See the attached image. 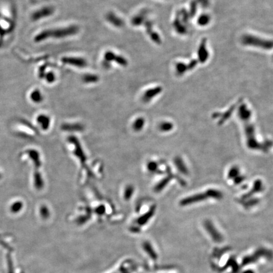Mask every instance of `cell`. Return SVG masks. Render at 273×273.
Returning a JSON list of instances; mask_svg holds the SVG:
<instances>
[{"label": "cell", "mask_w": 273, "mask_h": 273, "mask_svg": "<svg viewBox=\"0 0 273 273\" xmlns=\"http://www.w3.org/2000/svg\"><path fill=\"white\" fill-rule=\"evenodd\" d=\"M198 54H199V58L200 62L202 63H204L208 58V51H207L206 42L204 40H203L201 44L200 45Z\"/></svg>", "instance_id": "cell-14"}, {"label": "cell", "mask_w": 273, "mask_h": 273, "mask_svg": "<svg viewBox=\"0 0 273 273\" xmlns=\"http://www.w3.org/2000/svg\"><path fill=\"white\" fill-rule=\"evenodd\" d=\"M210 22V17L208 15H202L198 20V24L201 26H204L208 24Z\"/></svg>", "instance_id": "cell-29"}, {"label": "cell", "mask_w": 273, "mask_h": 273, "mask_svg": "<svg viewBox=\"0 0 273 273\" xmlns=\"http://www.w3.org/2000/svg\"><path fill=\"white\" fill-rule=\"evenodd\" d=\"M263 189V185L262 181L259 179L256 180L254 183V187L252 189V190L250 191V192L244 196V199H247L250 197L252 194H254L255 193H258L259 192L262 191Z\"/></svg>", "instance_id": "cell-15"}, {"label": "cell", "mask_w": 273, "mask_h": 273, "mask_svg": "<svg viewBox=\"0 0 273 273\" xmlns=\"http://www.w3.org/2000/svg\"><path fill=\"white\" fill-rule=\"evenodd\" d=\"M100 80L99 75L93 73H85L82 77V81L85 84H94L97 83Z\"/></svg>", "instance_id": "cell-12"}, {"label": "cell", "mask_w": 273, "mask_h": 273, "mask_svg": "<svg viewBox=\"0 0 273 273\" xmlns=\"http://www.w3.org/2000/svg\"><path fill=\"white\" fill-rule=\"evenodd\" d=\"M244 179H245V178H244V176H240V175H239L238 176H237L236 178L234 179V182H235V184H237V185H239L240 184L242 183V181H244Z\"/></svg>", "instance_id": "cell-32"}, {"label": "cell", "mask_w": 273, "mask_h": 273, "mask_svg": "<svg viewBox=\"0 0 273 273\" xmlns=\"http://www.w3.org/2000/svg\"><path fill=\"white\" fill-rule=\"evenodd\" d=\"M243 273H254V272L252 271V270H247L244 272Z\"/></svg>", "instance_id": "cell-34"}, {"label": "cell", "mask_w": 273, "mask_h": 273, "mask_svg": "<svg viewBox=\"0 0 273 273\" xmlns=\"http://www.w3.org/2000/svg\"><path fill=\"white\" fill-rule=\"evenodd\" d=\"M171 179V176H168L167 177H166L165 178H164L163 180H161L159 183L156 185V186L155 187V191L156 192H159L160 191H161L162 190L164 189V188L168 185V184L169 183V181H170V179Z\"/></svg>", "instance_id": "cell-20"}, {"label": "cell", "mask_w": 273, "mask_h": 273, "mask_svg": "<svg viewBox=\"0 0 273 273\" xmlns=\"http://www.w3.org/2000/svg\"><path fill=\"white\" fill-rule=\"evenodd\" d=\"M69 142L72 144H73L75 146V154L80 159V160L82 161V164L85 163V161H87V158L85 156V154L83 153V151L82 150V148L80 146V144L77 140V138L74 137V136H70L68 138Z\"/></svg>", "instance_id": "cell-10"}, {"label": "cell", "mask_w": 273, "mask_h": 273, "mask_svg": "<svg viewBox=\"0 0 273 273\" xmlns=\"http://www.w3.org/2000/svg\"><path fill=\"white\" fill-rule=\"evenodd\" d=\"M134 191H135V188L133 185H127L124 190L123 197H124L125 200L129 201L131 198V197L133 196V195L134 194Z\"/></svg>", "instance_id": "cell-22"}, {"label": "cell", "mask_w": 273, "mask_h": 273, "mask_svg": "<svg viewBox=\"0 0 273 273\" xmlns=\"http://www.w3.org/2000/svg\"><path fill=\"white\" fill-rule=\"evenodd\" d=\"M145 123L146 120L143 117H139L136 118L132 125L133 129L136 131H139L144 128Z\"/></svg>", "instance_id": "cell-16"}, {"label": "cell", "mask_w": 273, "mask_h": 273, "mask_svg": "<svg viewBox=\"0 0 273 273\" xmlns=\"http://www.w3.org/2000/svg\"><path fill=\"white\" fill-rule=\"evenodd\" d=\"M240 175L239 168L237 166L232 167L228 173V178L230 179H235Z\"/></svg>", "instance_id": "cell-28"}, {"label": "cell", "mask_w": 273, "mask_h": 273, "mask_svg": "<svg viewBox=\"0 0 273 273\" xmlns=\"http://www.w3.org/2000/svg\"><path fill=\"white\" fill-rule=\"evenodd\" d=\"M105 211H106V209H105L104 206H103V205H101V206L97 207V208L96 209V212L100 215H103V214H104Z\"/></svg>", "instance_id": "cell-31"}, {"label": "cell", "mask_w": 273, "mask_h": 273, "mask_svg": "<svg viewBox=\"0 0 273 273\" xmlns=\"http://www.w3.org/2000/svg\"><path fill=\"white\" fill-rule=\"evenodd\" d=\"M163 91V87L158 85L146 89L142 96V101L144 103H149L158 96H159Z\"/></svg>", "instance_id": "cell-5"}, {"label": "cell", "mask_w": 273, "mask_h": 273, "mask_svg": "<svg viewBox=\"0 0 273 273\" xmlns=\"http://www.w3.org/2000/svg\"><path fill=\"white\" fill-rule=\"evenodd\" d=\"M155 211H156V206H154L151 207V208L149 209V211L147 213L144 214L142 216V217L141 216L138 219V223L140 224H145L154 215V214L155 212Z\"/></svg>", "instance_id": "cell-17"}, {"label": "cell", "mask_w": 273, "mask_h": 273, "mask_svg": "<svg viewBox=\"0 0 273 273\" xmlns=\"http://www.w3.org/2000/svg\"><path fill=\"white\" fill-rule=\"evenodd\" d=\"M30 98L32 101L35 103H40L43 101V95L39 89L34 90L30 94Z\"/></svg>", "instance_id": "cell-19"}, {"label": "cell", "mask_w": 273, "mask_h": 273, "mask_svg": "<svg viewBox=\"0 0 273 273\" xmlns=\"http://www.w3.org/2000/svg\"><path fill=\"white\" fill-rule=\"evenodd\" d=\"M188 68L189 66H187V65H185V63L181 62L177 63L175 65V70L178 75L184 74L185 72H187Z\"/></svg>", "instance_id": "cell-25"}, {"label": "cell", "mask_w": 273, "mask_h": 273, "mask_svg": "<svg viewBox=\"0 0 273 273\" xmlns=\"http://www.w3.org/2000/svg\"><path fill=\"white\" fill-rule=\"evenodd\" d=\"M204 227L206 231L212 237L214 241L216 242H221L222 240V237L220 233L217 230L216 227L212 223L211 221L207 220L204 222Z\"/></svg>", "instance_id": "cell-9"}, {"label": "cell", "mask_w": 273, "mask_h": 273, "mask_svg": "<svg viewBox=\"0 0 273 273\" xmlns=\"http://www.w3.org/2000/svg\"><path fill=\"white\" fill-rule=\"evenodd\" d=\"M173 128V125L169 121L161 122L159 125V129L163 132H168Z\"/></svg>", "instance_id": "cell-24"}, {"label": "cell", "mask_w": 273, "mask_h": 273, "mask_svg": "<svg viewBox=\"0 0 273 273\" xmlns=\"http://www.w3.org/2000/svg\"><path fill=\"white\" fill-rule=\"evenodd\" d=\"M238 115L242 120L246 121L250 118L251 112L245 104H242L239 108Z\"/></svg>", "instance_id": "cell-13"}, {"label": "cell", "mask_w": 273, "mask_h": 273, "mask_svg": "<svg viewBox=\"0 0 273 273\" xmlns=\"http://www.w3.org/2000/svg\"><path fill=\"white\" fill-rule=\"evenodd\" d=\"M210 198L208 190H207L205 193L204 194H195L193 195L190 197H189L187 198L184 199L183 200H181L180 201V205L181 206H187V205H190L192 204H194V203H197L201 201H205L206 199Z\"/></svg>", "instance_id": "cell-7"}, {"label": "cell", "mask_w": 273, "mask_h": 273, "mask_svg": "<svg viewBox=\"0 0 273 273\" xmlns=\"http://www.w3.org/2000/svg\"><path fill=\"white\" fill-rule=\"evenodd\" d=\"M44 78L46 80V81L47 83L51 84V83H53L54 82H55V81L56 80V76L53 72L50 71L46 73Z\"/></svg>", "instance_id": "cell-26"}, {"label": "cell", "mask_w": 273, "mask_h": 273, "mask_svg": "<svg viewBox=\"0 0 273 273\" xmlns=\"http://www.w3.org/2000/svg\"><path fill=\"white\" fill-rule=\"evenodd\" d=\"M55 13V8L53 7L48 6L42 7L34 12L31 16L33 21H38L40 19L48 18Z\"/></svg>", "instance_id": "cell-6"}, {"label": "cell", "mask_w": 273, "mask_h": 273, "mask_svg": "<svg viewBox=\"0 0 273 273\" xmlns=\"http://www.w3.org/2000/svg\"><path fill=\"white\" fill-rule=\"evenodd\" d=\"M46 67L45 66H42L41 67H40L39 70V77L40 78H44V75L46 74Z\"/></svg>", "instance_id": "cell-30"}, {"label": "cell", "mask_w": 273, "mask_h": 273, "mask_svg": "<svg viewBox=\"0 0 273 273\" xmlns=\"http://www.w3.org/2000/svg\"><path fill=\"white\" fill-rule=\"evenodd\" d=\"M63 64L72 67L82 69L87 67V61L82 57L74 56H66L61 59Z\"/></svg>", "instance_id": "cell-4"}, {"label": "cell", "mask_w": 273, "mask_h": 273, "mask_svg": "<svg viewBox=\"0 0 273 273\" xmlns=\"http://www.w3.org/2000/svg\"><path fill=\"white\" fill-rule=\"evenodd\" d=\"M106 20L113 27L118 29L122 28L125 25L123 19L113 12H110L106 15Z\"/></svg>", "instance_id": "cell-8"}, {"label": "cell", "mask_w": 273, "mask_h": 273, "mask_svg": "<svg viewBox=\"0 0 273 273\" xmlns=\"http://www.w3.org/2000/svg\"><path fill=\"white\" fill-rule=\"evenodd\" d=\"M9 31L7 30H5L4 29H3L2 27V26L0 25V37H3L7 32H8Z\"/></svg>", "instance_id": "cell-33"}, {"label": "cell", "mask_w": 273, "mask_h": 273, "mask_svg": "<svg viewBox=\"0 0 273 273\" xmlns=\"http://www.w3.org/2000/svg\"><path fill=\"white\" fill-rule=\"evenodd\" d=\"M242 42L248 46L264 50H270L273 48V41L264 39L252 35H245L242 39Z\"/></svg>", "instance_id": "cell-3"}, {"label": "cell", "mask_w": 273, "mask_h": 273, "mask_svg": "<svg viewBox=\"0 0 273 273\" xmlns=\"http://www.w3.org/2000/svg\"><path fill=\"white\" fill-rule=\"evenodd\" d=\"M80 31V28L77 25H70L66 27H58L55 29H46L34 37V42H41L50 38L62 39H67L77 35Z\"/></svg>", "instance_id": "cell-1"}, {"label": "cell", "mask_w": 273, "mask_h": 273, "mask_svg": "<svg viewBox=\"0 0 273 273\" xmlns=\"http://www.w3.org/2000/svg\"><path fill=\"white\" fill-rule=\"evenodd\" d=\"M62 126L64 130L71 131H80L83 129V126L79 123H66Z\"/></svg>", "instance_id": "cell-21"}, {"label": "cell", "mask_w": 273, "mask_h": 273, "mask_svg": "<svg viewBox=\"0 0 273 273\" xmlns=\"http://www.w3.org/2000/svg\"><path fill=\"white\" fill-rule=\"evenodd\" d=\"M147 21V11L142 10L131 18V24L133 26L139 27L141 25H144Z\"/></svg>", "instance_id": "cell-11"}, {"label": "cell", "mask_w": 273, "mask_h": 273, "mask_svg": "<svg viewBox=\"0 0 273 273\" xmlns=\"http://www.w3.org/2000/svg\"><path fill=\"white\" fill-rule=\"evenodd\" d=\"M38 121L41 124V126L44 129H47L49 127L50 120L48 116L44 115H40L38 118Z\"/></svg>", "instance_id": "cell-23"}, {"label": "cell", "mask_w": 273, "mask_h": 273, "mask_svg": "<svg viewBox=\"0 0 273 273\" xmlns=\"http://www.w3.org/2000/svg\"><path fill=\"white\" fill-rule=\"evenodd\" d=\"M148 171L150 173H158L159 169V166L156 161H150L147 165Z\"/></svg>", "instance_id": "cell-27"}, {"label": "cell", "mask_w": 273, "mask_h": 273, "mask_svg": "<svg viewBox=\"0 0 273 273\" xmlns=\"http://www.w3.org/2000/svg\"><path fill=\"white\" fill-rule=\"evenodd\" d=\"M174 164L176 166V168H178V169L183 174H187L188 173V169L185 164V163H184V161L181 159V158H180L179 157H176L174 159Z\"/></svg>", "instance_id": "cell-18"}, {"label": "cell", "mask_w": 273, "mask_h": 273, "mask_svg": "<svg viewBox=\"0 0 273 273\" xmlns=\"http://www.w3.org/2000/svg\"><path fill=\"white\" fill-rule=\"evenodd\" d=\"M112 63H116L121 67H126L128 65V61L124 56L119 55L113 51L108 50L103 54L102 65L105 68H109Z\"/></svg>", "instance_id": "cell-2"}]
</instances>
